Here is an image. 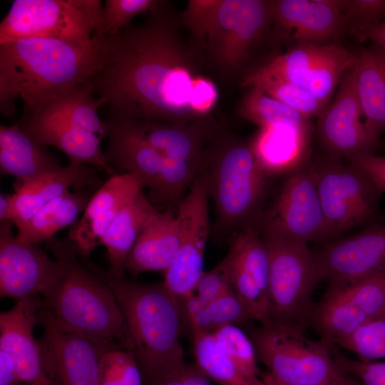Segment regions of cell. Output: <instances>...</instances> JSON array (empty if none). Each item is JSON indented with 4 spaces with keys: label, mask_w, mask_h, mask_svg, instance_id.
<instances>
[{
    "label": "cell",
    "mask_w": 385,
    "mask_h": 385,
    "mask_svg": "<svg viewBox=\"0 0 385 385\" xmlns=\"http://www.w3.org/2000/svg\"><path fill=\"white\" fill-rule=\"evenodd\" d=\"M167 4L108 36L104 63L89 83L111 117L187 125L215 107L217 89L200 73Z\"/></svg>",
    "instance_id": "cell-1"
},
{
    "label": "cell",
    "mask_w": 385,
    "mask_h": 385,
    "mask_svg": "<svg viewBox=\"0 0 385 385\" xmlns=\"http://www.w3.org/2000/svg\"><path fill=\"white\" fill-rule=\"evenodd\" d=\"M108 37L83 42L30 37L0 44V111L14 116L21 98L26 118L59 93L88 83L101 68Z\"/></svg>",
    "instance_id": "cell-2"
},
{
    "label": "cell",
    "mask_w": 385,
    "mask_h": 385,
    "mask_svg": "<svg viewBox=\"0 0 385 385\" xmlns=\"http://www.w3.org/2000/svg\"><path fill=\"white\" fill-rule=\"evenodd\" d=\"M81 259L115 297L124 324L121 346L137 361L143 385H156L182 369L187 364L180 342L184 317L179 302L163 283L116 277L87 258Z\"/></svg>",
    "instance_id": "cell-3"
},
{
    "label": "cell",
    "mask_w": 385,
    "mask_h": 385,
    "mask_svg": "<svg viewBox=\"0 0 385 385\" xmlns=\"http://www.w3.org/2000/svg\"><path fill=\"white\" fill-rule=\"evenodd\" d=\"M46 244L59 270L42 294L44 306L63 327L121 346L123 319L110 287L87 269L68 236Z\"/></svg>",
    "instance_id": "cell-4"
},
{
    "label": "cell",
    "mask_w": 385,
    "mask_h": 385,
    "mask_svg": "<svg viewBox=\"0 0 385 385\" xmlns=\"http://www.w3.org/2000/svg\"><path fill=\"white\" fill-rule=\"evenodd\" d=\"M215 210L214 232L220 239L254 223L267 175L251 143L220 133L200 170Z\"/></svg>",
    "instance_id": "cell-5"
},
{
    "label": "cell",
    "mask_w": 385,
    "mask_h": 385,
    "mask_svg": "<svg viewBox=\"0 0 385 385\" xmlns=\"http://www.w3.org/2000/svg\"><path fill=\"white\" fill-rule=\"evenodd\" d=\"M257 228L269 258L272 324L305 331L310 327L316 304L312 295L322 281L315 252L307 243Z\"/></svg>",
    "instance_id": "cell-6"
},
{
    "label": "cell",
    "mask_w": 385,
    "mask_h": 385,
    "mask_svg": "<svg viewBox=\"0 0 385 385\" xmlns=\"http://www.w3.org/2000/svg\"><path fill=\"white\" fill-rule=\"evenodd\" d=\"M258 361L269 371L262 374L266 385H327L342 371L335 364V346L315 341L304 331L287 326L245 325Z\"/></svg>",
    "instance_id": "cell-7"
},
{
    "label": "cell",
    "mask_w": 385,
    "mask_h": 385,
    "mask_svg": "<svg viewBox=\"0 0 385 385\" xmlns=\"http://www.w3.org/2000/svg\"><path fill=\"white\" fill-rule=\"evenodd\" d=\"M103 9L99 0H15L0 24V44L30 37L86 41L103 35Z\"/></svg>",
    "instance_id": "cell-8"
},
{
    "label": "cell",
    "mask_w": 385,
    "mask_h": 385,
    "mask_svg": "<svg viewBox=\"0 0 385 385\" xmlns=\"http://www.w3.org/2000/svg\"><path fill=\"white\" fill-rule=\"evenodd\" d=\"M309 165L331 237L376 215L381 192L358 168L330 156Z\"/></svg>",
    "instance_id": "cell-9"
},
{
    "label": "cell",
    "mask_w": 385,
    "mask_h": 385,
    "mask_svg": "<svg viewBox=\"0 0 385 385\" xmlns=\"http://www.w3.org/2000/svg\"><path fill=\"white\" fill-rule=\"evenodd\" d=\"M271 24V1L220 0L207 36L209 61L224 75L237 73Z\"/></svg>",
    "instance_id": "cell-10"
},
{
    "label": "cell",
    "mask_w": 385,
    "mask_h": 385,
    "mask_svg": "<svg viewBox=\"0 0 385 385\" xmlns=\"http://www.w3.org/2000/svg\"><path fill=\"white\" fill-rule=\"evenodd\" d=\"M38 320L44 329L38 342L51 384L98 385L103 354L120 345L63 327L44 305L38 312Z\"/></svg>",
    "instance_id": "cell-11"
},
{
    "label": "cell",
    "mask_w": 385,
    "mask_h": 385,
    "mask_svg": "<svg viewBox=\"0 0 385 385\" xmlns=\"http://www.w3.org/2000/svg\"><path fill=\"white\" fill-rule=\"evenodd\" d=\"M209 197L205 176L200 171L180 203L177 216L180 245L175 258L164 272L163 283L179 302L194 293L205 272L204 252L210 230Z\"/></svg>",
    "instance_id": "cell-12"
},
{
    "label": "cell",
    "mask_w": 385,
    "mask_h": 385,
    "mask_svg": "<svg viewBox=\"0 0 385 385\" xmlns=\"http://www.w3.org/2000/svg\"><path fill=\"white\" fill-rule=\"evenodd\" d=\"M356 61V54L335 43H300L258 67L292 82L327 106Z\"/></svg>",
    "instance_id": "cell-13"
},
{
    "label": "cell",
    "mask_w": 385,
    "mask_h": 385,
    "mask_svg": "<svg viewBox=\"0 0 385 385\" xmlns=\"http://www.w3.org/2000/svg\"><path fill=\"white\" fill-rule=\"evenodd\" d=\"M254 224L307 244L331 237L309 162L290 173L272 208Z\"/></svg>",
    "instance_id": "cell-14"
},
{
    "label": "cell",
    "mask_w": 385,
    "mask_h": 385,
    "mask_svg": "<svg viewBox=\"0 0 385 385\" xmlns=\"http://www.w3.org/2000/svg\"><path fill=\"white\" fill-rule=\"evenodd\" d=\"M354 67L343 76L334 99L317 120V134L322 146L330 157L339 160L374 153L379 143V138L364 123L355 88Z\"/></svg>",
    "instance_id": "cell-15"
},
{
    "label": "cell",
    "mask_w": 385,
    "mask_h": 385,
    "mask_svg": "<svg viewBox=\"0 0 385 385\" xmlns=\"http://www.w3.org/2000/svg\"><path fill=\"white\" fill-rule=\"evenodd\" d=\"M11 222H0V294L26 299L43 294L58 274L59 265L37 245L23 242Z\"/></svg>",
    "instance_id": "cell-16"
},
{
    "label": "cell",
    "mask_w": 385,
    "mask_h": 385,
    "mask_svg": "<svg viewBox=\"0 0 385 385\" xmlns=\"http://www.w3.org/2000/svg\"><path fill=\"white\" fill-rule=\"evenodd\" d=\"M322 281L339 287L385 272V227L331 241L315 252Z\"/></svg>",
    "instance_id": "cell-17"
},
{
    "label": "cell",
    "mask_w": 385,
    "mask_h": 385,
    "mask_svg": "<svg viewBox=\"0 0 385 385\" xmlns=\"http://www.w3.org/2000/svg\"><path fill=\"white\" fill-rule=\"evenodd\" d=\"M272 24L296 43L330 44L347 26L342 0L271 1Z\"/></svg>",
    "instance_id": "cell-18"
},
{
    "label": "cell",
    "mask_w": 385,
    "mask_h": 385,
    "mask_svg": "<svg viewBox=\"0 0 385 385\" xmlns=\"http://www.w3.org/2000/svg\"><path fill=\"white\" fill-rule=\"evenodd\" d=\"M43 305V299L36 295L18 300L12 309L0 314V349L13 359L24 385H51L39 342L34 335L38 312Z\"/></svg>",
    "instance_id": "cell-19"
},
{
    "label": "cell",
    "mask_w": 385,
    "mask_h": 385,
    "mask_svg": "<svg viewBox=\"0 0 385 385\" xmlns=\"http://www.w3.org/2000/svg\"><path fill=\"white\" fill-rule=\"evenodd\" d=\"M128 173H114L92 195L83 215L68 232L80 255L88 259L121 210L143 190Z\"/></svg>",
    "instance_id": "cell-20"
},
{
    "label": "cell",
    "mask_w": 385,
    "mask_h": 385,
    "mask_svg": "<svg viewBox=\"0 0 385 385\" xmlns=\"http://www.w3.org/2000/svg\"><path fill=\"white\" fill-rule=\"evenodd\" d=\"M108 145L104 155L111 168L133 176L151 196L158 186L161 159L137 120L110 117L105 121Z\"/></svg>",
    "instance_id": "cell-21"
},
{
    "label": "cell",
    "mask_w": 385,
    "mask_h": 385,
    "mask_svg": "<svg viewBox=\"0 0 385 385\" xmlns=\"http://www.w3.org/2000/svg\"><path fill=\"white\" fill-rule=\"evenodd\" d=\"M30 138L43 146H53L65 153L69 160H78L105 171L114 170L107 163L101 147L104 138L73 125L64 118L38 111L16 123Z\"/></svg>",
    "instance_id": "cell-22"
},
{
    "label": "cell",
    "mask_w": 385,
    "mask_h": 385,
    "mask_svg": "<svg viewBox=\"0 0 385 385\" xmlns=\"http://www.w3.org/2000/svg\"><path fill=\"white\" fill-rule=\"evenodd\" d=\"M96 169L82 162L69 160L67 165L21 185L14 192L13 225L17 228L48 202L71 189L96 191L104 183Z\"/></svg>",
    "instance_id": "cell-23"
},
{
    "label": "cell",
    "mask_w": 385,
    "mask_h": 385,
    "mask_svg": "<svg viewBox=\"0 0 385 385\" xmlns=\"http://www.w3.org/2000/svg\"><path fill=\"white\" fill-rule=\"evenodd\" d=\"M180 245L179 219L170 209H155L147 220L124 262L125 271L138 275L147 271H165Z\"/></svg>",
    "instance_id": "cell-24"
},
{
    "label": "cell",
    "mask_w": 385,
    "mask_h": 385,
    "mask_svg": "<svg viewBox=\"0 0 385 385\" xmlns=\"http://www.w3.org/2000/svg\"><path fill=\"white\" fill-rule=\"evenodd\" d=\"M207 116L187 125L138 120L152 147L160 158L184 160L203 166L208 150L220 133Z\"/></svg>",
    "instance_id": "cell-25"
},
{
    "label": "cell",
    "mask_w": 385,
    "mask_h": 385,
    "mask_svg": "<svg viewBox=\"0 0 385 385\" xmlns=\"http://www.w3.org/2000/svg\"><path fill=\"white\" fill-rule=\"evenodd\" d=\"M46 146L35 142L18 126L0 125V170L15 178V190L46 173L61 168Z\"/></svg>",
    "instance_id": "cell-26"
},
{
    "label": "cell",
    "mask_w": 385,
    "mask_h": 385,
    "mask_svg": "<svg viewBox=\"0 0 385 385\" xmlns=\"http://www.w3.org/2000/svg\"><path fill=\"white\" fill-rule=\"evenodd\" d=\"M356 55L354 83L364 123L379 138L385 132V51L372 43Z\"/></svg>",
    "instance_id": "cell-27"
},
{
    "label": "cell",
    "mask_w": 385,
    "mask_h": 385,
    "mask_svg": "<svg viewBox=\"0 0 385 385\" xmlns=\"http://www.w3.org/2000/svg\"><path fill=\"white\" fill-rule=\"evenodd\" d=\"M227 255L237 287L250 294L269 296V258L255 225L242 228L232 236Z\"/></svg>",
    "instance_id": "cell-28"
},
{
    "label": "cell",
    "mask_w": 385,
    "mask_h": 385,
    "mask_svg": "<svg viewBox=\"0 0 385 385\" xmlns=\"http://www.w3.org/2000/svg\"><path fill=\"white\" fill-rule=\"evenodd\" d=\"M310 134L284 127L260 128L250 141L265 173H292L307 163Z\"/></svg>",
    "instance_id": "cell-29"
},
{
    "label": "cell",
    "mask_w": 385,
    "mask_h": 385,
    "mask_svg": "<svg viewBox=\"0 0 385 385\" xmlns=\"http://www.w3.org/2000/svg\"><path fill=\"white\" fill-rule=\"evenodd\" d=\"M156 208L143 191L127 204L103 234L100 245L106 248L108 271L124 277V262L147 220Z\"/></svg>",
    "instance_id": "cell-30"
},
{
    "label": "cell",
    "mask_w": 385,
    "mask_h": 385,
    "mask_svg": "<svg viewBox=\"0 0 385 385\" xmlns=\"http://www.w3.org/2000/svg\"><path fill=\"white\" fill-rule=\"evenodd\" d=\"M90 190H70L41 208L30 220L17 227L16 238L38 245L53 238L59 230L76 222L92 195Z\"/></svg>",
    "instance_id": "cell-31"
},
{
    "label": "cell",
    "mask_w": 385,
    "mask_h": 385,
    "mask_svg": "<svg viewBox=\"0 0 385 385\" xmlns=\"http://www.w3.org/2000/svg\"><path fill=\"white\" fill-rule=\"evenodd\" d=\"M102 106L103 102L95 96L91 84L87 83L59 93L38 111L58 115L75 126L105 137L106 123L97 113Z\"/></svg>",
    "instance_id": "cell-32"
},
{
    "label": "cell",
    "mask_w": 385,
    "mask_h": 385,
    "mask_svg": "<svg viewBox=\"0 0 385 385\" xmlns=\"http://www.w3.org/2000/svg\"><path fill=\"white\" fill-rule=\"evenodd\" d=\"M250 88L237 108L240 117L260 128L284 126L311 133L309 120L297 111L268 96L257 87Z\"/></svg>",
    "instance_id": "cell-33"
},
{
    "label": "cell",
    "mask_w": 385,
    "mask_h": 385,
    "mask_svg": "<svg viewBox=\"0 0 385 385\" xmlns=\"http://www.w3.org/2000/svg\"><path fill=\"white\" fill-rule=\"evenodd\" d=\"M243 87H257L268 96L297 111L309 120L317 117L326 107L310 93L279 76L257 67L245 74L240 81Z\"/></svg>",
    "instance_id": "cell-34"
},
{
    "label": "cell",
    "mask_w": 385,
    "mask_h": 385,
    "mask_svg": "<svg viewBox=\"0 0 385 385\" xmlns=\"http://www.w3.org/2000/svg\"><path fill=\"white\" fill-rule=\"evenodd\" d=\"M196 364L220 385H266L245 374L221 349L212 334H192Z\"/></svg>",
    "instance_id": "cell-35"
},
{
    "label": "cell",
    "mask_w": 385,
    "mask_h": 385,
    "mask_svg": "<svg viewBox=\"0 0 385 385\" xmlns=\"http://www.w3.org/2000/svg\"><path fill=\"white\" fill-rule=\"evenodd\" d=\"M253 320L231 289L207 304L188 322L192 334H212L225 325H246Z\"/></svg>",
    "instance_id": "cell-36"
},
{
    "label": "cell",
    "mask_w": 385,
    "mask_h": 385,
    "mask_svg": "<svg viewBox=\"0 0 385 385\" xmlns=\"http://www.w3.org/2000/svg\"><path fill=\"white\" fill-rule=\"evenodd\" d=\"M351 308L371 320L385 319V272L339 287H328Z\"/></svg>",
    "instance_id": "cell-37"
},
{
    "label": "cell",
    "mask_w": 385,
    "mask_h": 385,
    "mask_svg": "<svg viewBox=\"0 0 385 385\" xmlns=\"http://www.w3.org/2000/svg\"><path fill=\"white\" fill-rule=\"evenodd\" d=\"M221 349L247 376L262 379L254 346L247 333L237 325H225L212 334Z\"/></svg>",
    "instance_id": "cell-38"
},
{
    "label": "cell",
    "mask_w": 385,
    "mask_h": 385,
    "mask_svg": "<svg viewBox=\"0 0 385 385\" xmlns=\"http://www.w3.org/2000/svg\"><path fill=\"white\" fill-rule=\"evenodd\" d=\"M98 385H143L133 356L120 346L108 349L101 359Z\"/></svg>",
    "instance_id": "cell-39"
},
{
    "label": "cell",
    "mask_w": 385,
    "mask_h": 385,
    "mask_svg": "<svg viewBox=\"0 0 385 385\" xmlns=\"http://www.w3.org/2000/svg\"><path fill=\"white\" fill-rule=\"evenodd\" d=\"M167 3L159 0H107L103 9L102 34L114 36L130 26L133 17L154 12Z\"/></svg>",
    "instance_id": "cell-40"
},
{
    "label": "cell",
    "mask_w": 385,
    "mask_h": 385,
    "mask_svg": "<svg viewBox=\"0 0 385 385\" xmlns=\"http://www.w3.org/2000/svg\"><path fill=\"white\" fill-rule=\"evenodd\" d=\"M220 0H190L180 21L190 32V49L199 58L206 49L210 26Z\"/></svg>",
    "instance_id": "cell-41"
},
{
    "label": "cell",
    "mask_w": 385,
    "mask_h": 385,
    "mask_svg": "<svg viewBox=\"0 0 385 385\" xmlns=\"http://www.w3.org/2000/svg\"><path fill=\"white\" fill-rule=\"evenodd\" d=\"M332 355L340 371L356 376L361 385H385V362L351 359L332 348Z\"/></svg>",
    "instance_id": "cell-42"
},
{
    "label": "cell",
    "mask_w": 385,
    "mask_h": 385,
    "mask_svg": "<svg viewBox=\"0 0 385 385\" xmlns=\"http://www.w3.org/2000/svg\"><path fill=\"white\" fill-rule=\"evenodd\" d=\"M342 3L349 29L385 19V0H342Z\"/></svg>",
    "instance_id": "cell-43"
},
{
    "label": "cell",
    "mask_w": 385,
    "mask_h": 385,
    "mask_svg": "<svg viewBox=\"0 0 385 385\" xmlns=\"http://www.w3.org/2000/svg\"><path fill=\"white\" fill-rule=\"evenodd\" d=\"M231 289L225 257L213 269L203 273L195 288L197 295L205 304Z\"/></svg>",
    "instance_id": "cell-44"
},
{
    "label": "cell",
    "mask_w": 385,
    "mask_h": 385,
    "mask_svg": "<svg viewBox=\"0 0 385 385\" xmlns=\"http://www.w3.org/2000/svg\"><path fill=\"white\" fill-rule=\"evenodd\" d=\"M346 160L365 175L381 193L385 192V156L360 153Z\"/></svg>",
    "instance_id": "cell-45"
},
{
    "label": "cell",
    "mask_w": 385,
    "mask_h": 385,
    "mask_svg": "<svg viewBox=\"0 0 385 385\" xmlns=\"http://www.w3.org/2000/svg\"><path fill=\"white\" fill-rule=\"evenodd\" d=\"M212 381L196 364L187 363L182 369L156 385H213Z\"/></svg>",
    "instance_id": "cell-46"
},
{
    "label": "cell",
    "mask_w": 385,
    "mask_h": 385,
    "mask_svg": "<svg viewBox=\"0 0 385 385\" xmlns=\"http://www.w3.org/2000/svg\"><path fill=\"white\" fill-rule=\"evenodd\" d=\"M349 30L358 41H371L385 51V20L376 24L351 27Z\"/></svg>",
    "instance_id": "cell-47"
},
{
    "label": "cell",
    "mask_w": 385,
    "mask_h": 385,
    "mask_svg": "<svg viewBox=\"0 0 385 385\" xmlns=\"http://www.w3.org/2000/svg\"><path fill=\"white\" fill-rule=\"evenodd\" d=\"M348 351L357 356L361 361H374L385 359V339L369 344L354 346Z\"/></svg>",
    "instance_id": "cell-48"
},
{
    "label": "cell",
    "mask_w": 385,
    "mask_h": 385,
    "mask_svg": "<svg viewBox=\"0 0 385 385\" xmlns=\"http://www.w3.org/2000/svg\"><path fill=\"white\" fill-rule=\"evenodd\" d=\"M19 383L13 359L6 351L0 349V385H17Z\"/></svg>",
    "instance_id": "cell-49"
},
{
    "label": "cell",
    "mask_w": 385,
    "mask_h": 385,
    "mask_svg": "<svg viewBox=\"0 0 385 385\" xmlns=\"http://www.w3.org/2000/svg\"><path fill=\"white\" fill-rule=\"evenodd\" d=\"M14 215V193L0 195V220L12 222Z\"/></svg>",
    "instance_id": "cell-50"
},
{
    "label": "cell",
    "mask_w": 385,
    "mask_h": 385,
    "mask_svg": "<svg viewBox=\"0 0 385 385\" xmlns=\"http://www.w3.org/2000/svg\"><path fill=\"white\" fill-rule=\"evenodd\" d=\"M327 385H361V384L351 377L350 374L341 371Z\"/></svg>",
    "instance_id": "cell-51"
}]
</instances>
